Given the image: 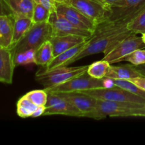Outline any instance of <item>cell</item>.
I'll return each instance as SVG.
<instances>
[{
    "label": "cell",
    "mask_w": 145,
    "mask_h": 145,
    "mask_svg": "<svg viewBox=\"0 0 145 145\" xmlns=\"http://www.w3.org/2000/svg\"><path fill=\"white\" fill-rule=\"evenodd\" d=\"M94 108L85 115L84 118H89L94 120H102L107 116L110 117H134L136 108L144 104L118 102L112 101L96 99Z\"/></svg>",
    "instance_id": "cell-1"
},
{
    "label": "cell",
    "mask_w": 145,
    "mask_h": 145,
    "mask_svg": "<svg viewBox=\"0 0 145 145\" xmlns=\"http://www.w3.org/2000/svg\"><path fill=\"white\" fill-rule=\"evenodd\" d=\"M52 37V26L48 21L33 24L23 38L11 50L14 55L29 50L36 51L42 44L50 40Z\"/></svg>",
    "instance_id": "cell-2"
},
{
    "label": "cell",
    "mask_w": 145,
    "mask_h": 145,
    "mask_svg": "<svg viewBox=\"0 0 145 145\" xmlns=\"http://www.w3.org/2000/svg\"><path fill=\"white\" fill-rule=\"evenodd\" d=\"M88 65L69 67L62 66L55 69L38 71L35 75L36 80L42 85L44 89H49L53 86L65 83L67 81L83 74L87 72Z\"/></svg>",
    "instance_id": "cell-3"
},
{
    "label": "cell",
    "mask_w": 145,
    "mask_h": 145,
    "mask_svg": "<svg viewBox=\"0 0 145 145\" xmlns=\"http://www.w3.org/2000/svg\"><path fill=\"white\" fill-rule=\"evenodd\" d=\"M132 33L130 35L116 42L115 45L106 50L102 59L108 62L110 65L123 61L125 57L138 49L145 48V43L142 37Z\"/></svg>",
    "instance_id": "cell-4"
},
{
    "label": "cell",
    "mask_w": 145,
    "mask_h": 145,
    "mask_svg": "<svg viewBox=\"0 0 145 145\" xmlns=\"http://www.w3.org/2000/svg\"><path fill=\"white\" fill-rule=\"evenodd\" d=\"M79 92L91 96L96 99L145 104L144 99L117 86L110 89L97 88Z\"/></svg>",
    "instance_id": "cell-5"
},
{
    "label": "cell",
    "mask_w": 145,
    "mask_h": 145,
    "mask_svg": "<svg viewBox=\"0 0 145 145\" xmlns=\"http://www.w3.org/2000/svg\"><path fill=\"white\" fill-rule=\"evenodd\" d=\"M66 3L80 11L96 25L107 19L111 9L101 0H69Z\"/></svg>",
    "instance_id": "cell-6"
},
{
    "label": "cell",
    "mask_w": 145,
    "mask_h": 145,
    "mask_svg": "<svg viewBox=\"0 0 145 145\" xmlns=\"http://www.w3.org/2000/svg\"><path fill=\"white\" fill-rule=\"evenodd\" d=\"M97 88H103V79H95L89 76L86 72L83 74L73 78L62 84L44 89L48 92V93H58L79 92Z\"/></svg>",
    "instance_id": "cell-7"
},
{
    "label": "cell",
    "mask_w": 145,
    "mask_h": 145,
    "mask_svg": "<svg viewBox=\"0 0 145 145\" xmlns=\"http://www.w3.org/2000/svg\"><path fill=\"white\" fill-rule=\"evenodd\" d=\"M63 115L72 117L82 118V113L63 97L57 93H48L43 116Z\"/></svg>",
    "instance_id": "cell-8"
},
{
    "label": "cell",
    "mask_w": 145,
    "mask_h": 145,
    "mask_svg": "<svg viewBox=\"0 0 145 145\" xmlns=\"http://www.w3.org/2000/svg\"><path fill=\"white\" fill-rule=\"evenodd\" d=\"M56 11L76 28L91 32L93 34L94 33L97 25L80 11L67 3H57Z\"/></svg>",
    "instance_id": "cell-9"
},
{
    "label": "cell",
    "mask_w": 145,
    "mask_h": 145,
    "mask_svg": "<svg viewBox=\"0 0 145 145\" xmlns=\"http://www.w3.org/2000/svg\"><path fill=\"white\" fill-rule=\"evenodd\" d=\"M48 22L52 26V36L75 35L89 39L93 35L91 32L76 28L65 17L57 14L56 11L51 12Z\"/></svg>",
    "instance_id": "cell-10"
},
{
    "label": "cell",
    "mask_w": 145,
    "mask_h": 145,
    "mask_svg": "<svg viewBox=\"0 0 145 145\" xmlns=\"http://www.w3.org/2000/svg\"><path fill=\"white\" fill-rule=\"evenodd\" d=\"M145 9V0H120L111 7L108 21L121 19L126 17L135 18ZM105 20V21H106Z\"/></svg>",
    "instance_id": "cell-11"
},
{
    "label": "cell",
    "mask_w": 145,
    "mask_h": 145,
    "mask_svg": "<svg viewBox=\"0 0 145 145\" xmlns=\"http://www.w3.org/2000/svg\"><path fill=\"white\" fill-rule=\"evenodd\" d=\"M57 94L74 105L82 113L83 117L94 108L97 101L91 96L81 92L58 93Z\"/></svg>",
    "instance_id": "cell-12"
},
{
    "label": "cell",
    "mask_w": 145,
    "mask_h": 145,
    "mask_svg": "<svg viewBox=\"0 0 145 145\" xmlns=\"http://www.w3.org/2000/svg\"><path fill=\"white\" fill-rule=\"evenodd\" d=\"M15 67L12 50L10 48H0V82L12 84Z\"/></svg>",
    "instance_id": "cell-13"
},
{
    "label": "cell",
    "mask_w": 145,
    "mask_h": 145,
    "mask_svg": "<svg viewBox=\"0 0 145 145\" xmlns=\"http://www.w3.org/2000/svg\"><path fill=\"white\" fill-rule=\"evenodd\" d=\"M89 38L83 36L75 35H61V36H52L50 42L53 48L54 57L59 55L62 52L84 42Z\"/></svg>",
    "instance_id": "cell-14"
},
{
    "label": "cell",
    "mask_w": 145,
    "mask_h": 145,
    "mask_svg": "<svg viewBox=\"0 0 145 145\" xmlns=\"http://www.w3.org/2000/svg\"><path fill=\"white\" fill-rule=\"evenodd\" d=\"M14 17L12 14L0 16V47L11 48L13 45Z\"/></svg>",
    "instance_id": "cell-15"
},
{
    "label": "cell",
    "mask_w": 145,
    "mask_h": 145,
    "mask_svg": "<svg viewBox=\"0 0 145 145\" xmlns=\"http://www.w3.org/2000/svg\"><path fill=\"white\" fill-rule=\"evenodd\" d=\"M143 76L138 71L136 66L125 65L120 66H113L110 65L106 77L114 79L130 80L133 78Z\"/></svg>",
    "instance_id": "cell-16"
},
{
    "label": "cell",
    "mask_w": 145,
    "mask_h": 145,
    "mask_svg": "<svg viewBox=\"0 0 145 145\" xmlns=\"http://www.w3.org/2000/svg\"><path fill=\"white\" fill-rule=\"evenodd\" d=\"M87 40L84 41V42H82V43L79 44V45H76V46L62 52L59 55L54 57V58L51 60V62L45 67V69L50 70V69H55V68L59 67L65 66V65L70 59L74 57L76 55H78L84 49Z\"/></svg>",
    "instance_id": "cell-17"
},
{
    "label": "cell",
    "mask_w": 145,
    "mask_h": 145,
    "mask_svg": "<svg viewBox=\"0 0 145 145\" xmlns=\"http://www.w3.org/2000/svg\"><path fill=\"white\" fill-rule=\"evenodd\" d=\"M14 16L32 18L35 1L33 0H5Z\"/></svg>",
    "instance_id": "cell-18"
},
{
    "label": "cell",
    "mask_w": 145,
    "mask_h": 145,
    "mask_svg": "<svg viewBox=\"0 0 145 145\" xmlns=\"http://www.w3.org/2000/svg\"><path fill=\"white\" fill-rule=\"evenodd\" d=\"M14 33H13V45L14 46L27 31L33 25L32 18L26 16H14ZM11 47V48H12ZM11 49V48H10Z\"/></svg>",
    "instance_id": "cell-19"
},
{
    "label": "cell",
    "mask_w": 145,
    "mask_h": 145,
    "mask_svg": "<svg viewBox=\"0 0 145 145\" xmlns=\"http://www.w3.org/2000/svg\"><path fill=\"white\" fill-rule=\"evenodd\" d=\"M54 58L53 48L50 41H47L35 51V65L46 67Z\"/></svg>",
    "instance_id": "cell-20"
},
{
    "label": "cell",
    "mask_w": 145,
    "mask_h": 145,
    "mask_svg": "<svg viewBox=\"0 0 145 145\" xmlns=\"http://www.w3.org/2000/svg\"><path fill=\"white\" fill-rule=\"evenodd\" d=\"M110 64L106 60L101 59L98 62H93L89 65L87 69V73L89 76L95 79H101L106 76Z\"/></svg>",
    "instance_id": "cell-21"
},
{
    "label": "cell",
    "mask_w": 145,
    "mask_h": 145,
    "mask_svg": "<svg viewBox=\"0 0 145 145\" xmlns=\"http://www.w3.org/2000/svg\"><path fill=\"white\" fill-rule=\"evenodd\" d=\"M38 106L34 104L25 96H22L17 102L16 112L17 115L22 118H31Z\"/></svg>",
    "instance_id": "cell-22"
},
{
    "label": "cell",
    "mask_w": 145,
    "mask_h": 145,
    "mask_svg": "<svg viewBox=\"0 0 145 145\" xmlns=\"http://www.w3.org/2000/svg\"><path fill=\"white\" fill-rule=\"evenodd\" d=\"M127 29L135 34H143L145 33V9L136 16L128 23Z\"/></svg>",
    "instance_id": "cell-23"
},
{
    "label": "cell",
    "mask_w": 145,
    "mask_h": 145,
    "mask_svg": "<svg viewBox=\"0 0 145 145\" xmlns=\"http://www.w3.org/2000/svg\"><path fill=\"white\" fill-rule=\"evenodd\" d=\"M14 60L16 66L26 65L35 63V50H29L14 55Z\"/></svg>",
    "instance_id": "cell-24"
},
{
    "label": "cell",
    "mask_w": 145,
    "mask_h": 145,
    "mask_svg": "<svg viewBox=\"0 0 145 145\" xmlns=\"http://www.w3.org/2000/svg\"><path fill=\"white\" fill-rule=\"evenodd\" d=\"M50 14L51 11L48 8L35 3L32 16L33 22V24H38V23L48 21Z\"/></svg>",
    "instance_id": "cell-25"
},
{
    "label": "cell",
    "mask_w": 145,
    "mask_h": 145,
    "mask_svg": "<svg viewBox=\"0 0 145 145\" xmlns=\"http://www.w3.org/2000/svg\"><path fill=\"white\" fill-rule=\"evenodd\" d=\"M24 96L29 99L36 106H45L48 100V93L45 89L43 90H33L28 92Z\"/></svg>",
    "instance_id": "cell-26"
},
{
    "label": "cell",
    "mask_w": 145,
    "mask_h": 145,
    "mask_svg": "<svg viewBox=\"0 0 145 145\" xmlns=\"http://www.w3.org/2000/svg\"><path fill=\"white\" fill-rule=\"evenodd\" d=\"M113 80H114L116 86H119L120 88H123L124 89H126V90L129 91L131 93L137 95V96H140V97L145 99V91L139 88L138 86H136L135 84H134L130 81L114 79H113Z\"/></svg>",
    "instance_id": "cell-27"
},
{
    "label": "cell",
    "mask_w": 145,
    "mask_h": 145,
    "mask_svg": "<svg viewBox=\"0 0 145 145\" xmlns=\"http://www.w3.org/2000/svg\"><path fill=\"white\" fill-rule=\"evenodd\" d=\"M123 61H127L130 62L133 65L139 66L145 64V50L138 49L135 50L126 57L124 58Z\"/></svg>",
    "instance_id": "cell-28"
},
{
    "label": "cell",
    "mask_w": 145,
    "mask_h": 145,
    "mask_svg": "<svg viewBox=\"0 0 145 145\" xmlns=\"http://www.w3.org/2000/svg\"><path fill=\"white\" fill-rule=\"evenodd\" d=\"M35 3L42 5L50 10L51 12L56 11V4L54 0H33Z\"/></svg>",
    "instance_id": "cell-29"
},
{
    "label": "cell",
    "mask_w": 145,
    "mask_h": 145,
    "mask_svg": "<svg viewBox=\"0 0 145 145\" xmlns=\"http://www.w3.org/2000/svg\"><path fill=\"white\" fill-rule=\"evenodd\" d=\"M129 81L133 82L134 84H135L136 86H138V87L140 88L141 89L145 91V76H137V77L133 78V79H130Z\"/></svg>",
    "instance_id": "cell-30"
},
{
    "label": "cell",
    "mask_w": 145,
    "mask_h": 145,
    "mask_svg": "<svg viewBox=\"0 0 145 145\" xmlns=\"http://www.w3.org/2000/svg\"><path fill=\"white\" fill-rule=\"evenodd\" d=\"M11 14V10L8 8L5 0H0V16L4 15H9Z\"/></svg>",
    "instance_id": "cell-31"
},
{
    "label": "cell",
    "mask_w": 145,
    "mask_h": 145,
    "mask_svg": "<svg viewBox=\"0 0 145 145\" xmlns=\"http://www.w3.org/2000/svg\"><path fill=\"white\" fill-rule=\"evenodd\" d=\"M45 111V106H38L36 110L34 111L31 118H38L40 116H43L44 113Z\"/></svg>",
    "instance_id": "cell-32"
},
{
    "label": "cell",
    "mask_w": 145,
    "mask_h": 145,
    "mask_svg": "<svg viewBox=\"0 0 145 145\" xmlns=\"http://www.w3.org/2000/svg\"><path fill=\"white\" fill-rule=\"evenodd\" d=\"M116 84L113 79L108 77L103 78V88H107V89H110V88L115 87Z\"/></svg>",
    "instance_id": "cell-33"
},
{
    "label": "cell",
    "mask_w": 145,
    "mask_h": 145,
    "mask_svg": "<svg viewBox=\"0 0 145 145\" xmlns=\"http://www.w3.org/2000/svg\"><path fill=\"white\" fill-rule=\"evenodd\" d=\"M134 117H145V104L136 108L134 113Z\"/></svg>",
    "instance_id": "cell-34"
},
{
    "label": "cell",
    "mask_w": 145,
    "mask_h": 145,
    "mask_svg": "<svg viewBox=\"0 0 145 145\" xmlns=\"http://www.w3.org/2000/svg\"><path fill=\"white\" fill-rule=\"evenodd\" d=\"M101 1H103V3L108 5V7H110L111 8L112 7H114L116 6L120 0H101Z\"/></svg>",
    "instance_id": "cell-35"
},
{
    "label": "cell",
    "mask_w": 145,
    "mask_h": 145,
    "mask_svg": "<svg viewBox=\"0 0 145 145\" xmlns=\"http://www.w3.org/2000/svg\"><path fill=\"white\" fill-rule=\"evenodd\" d=\"M137 69H138L139 72L143 75V76H145V64L144 65H139V66H136Z\"/></svg>",
    "instance_id": "cell-36"
},
{
    "label": "cell",
    "mask_w": 145,
    "mask_h": 145,
    "mask_svg": "<svg viewBox=\"0 0 145 145\" xmlns=\"http://www.w3.org/2000/svg\"><path fill=\"white\" fill-rule=\"evenodd\" d=\"M54 1L57 3H66L69 0H54Z\"/></svg>",
    "instance_id": "cell-37"
},
{
    "label": "cell",
    "mask_w": 145,
    "mask_h": 145,
    "mask_svg": "<svg viewBox=\"0 0 145 145\" xmlns=\"http://www.w3.org/2000/svg\"><path fill=\"white\" fill-rule=\"evenodd\" d=\"M142 40H143V42H144L145 43V33H143V34H142Z\"/></svg>",
    "instance_id": "cell-38"
},
{
    "label": "cell",
    "mask_w": 145,
    "mask_h": 145,
    "mask_svg": "<svg viewBox=\"0 0 145 145\" xmlns=\"http://www.w3.org/2000/svg\"><path fill=\"white\" fill-rule=\"evenodd\" d=\"M0 48H1V47H0Z\"/></svg>",
    "instance_id": "cell-39"
}]
</instances>
